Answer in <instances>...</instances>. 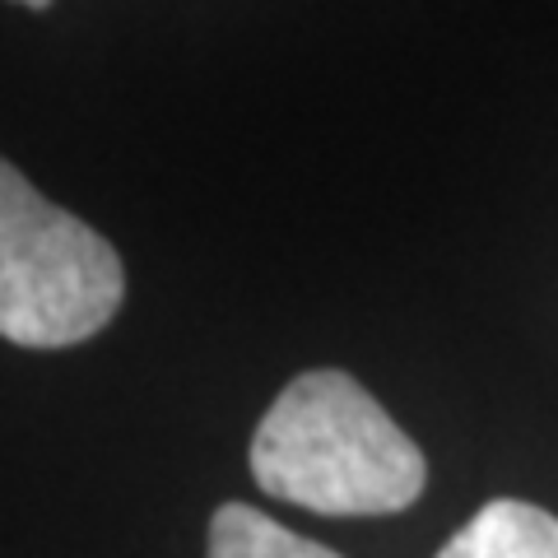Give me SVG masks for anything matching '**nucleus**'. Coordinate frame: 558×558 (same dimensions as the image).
I'll return each mask as SVG.
<instances>
[{
	"mask_svg": "<svg viewBox=\"0 0 558 558\" xmlns=\"http://www.w3.org/2000/svg\"><path fill=\"white\" fill-rule=\"evenodd\" d=\"M260 494L322 517H391L424 494L428 461L340 368L299 373L256 424Z\"/></svg>",
	"mask_w": 558,
	"mask_h": 558,
	"instance_id": "obj_1",
	"label": "nucleus"
},
{
	"mask_svg": "<svg viewBox=\"0 0 558 558\" xmlns=\"http://www.w3.org/2000/svg\"><path fill=\"white\" fill-rule=\"evenodd\" d=\"M126 299L117 247L0 159V336L65 349L98 336Z\"/></svg>",
	"mask_w": 558,
	"mask_h": 558,
	"instance_id": "obj_2",
	"label": "nucleus"
},
{
	"mask_svg": "<svg viewBox=\"0 0 558 558\" xmlns=\"http://www.w3.org/2000/svg\"><path fill=\"white\" fill-rule=\"evenodd\" d=\"M438 558H558V517L521 498H494L447 539Z\"/></svg>",
	"mask_w": 558,
	"mask_h": 558,
	"instance_id": "obj_3",
	"label": "nucleus"
},
{
	"mask_svg": "<svg viewBox=\"0 0 558 558\" xmlns=\"http://www.w3.org/2000/svg\"><path fill=\"white\" fill-rule=\"evenodd\" d=\"M209 558H340L317 539L293 535L275 517L247 508V502H223L209 521Z\"/></svg>",
	"mask_w": 558,
	"mask_h": 558,
	"instance_id": "obj_4",
	"label": "nucleus"
},
{
	"mask_svg": "<svg viewBox=\"0 0 558 558\" xmlns=\"http://www.w3.org/2000/svg\"><path fill=\"white\" fill-rule=\"evenodd\" d=\"M14 5H28V10H47L51 0H14Z\"/></svg>",
	"mask_w": 558,
	"mask_h": 558,
	"instance_id": "obj_5",
	"label": "nucleus"
}]
</instances>
